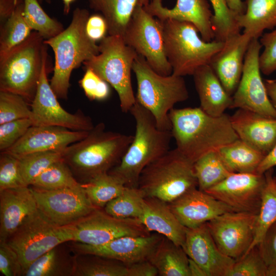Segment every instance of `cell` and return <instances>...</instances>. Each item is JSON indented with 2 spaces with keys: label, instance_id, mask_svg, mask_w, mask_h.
<instances>
[{
  "label": "cell",
  "instance_id": "cell-1",
  "mask_svg": "<svg viewBox=\"0 0 276 276\" xmlns=\"http://www.w3.org/2000/svg\"><path fill=\"white\" fill-rule=\"evenodd\" d=\"M169 116L176 148L194 163L239 139L225 113L214 117L200 107L174 108Z\"/></svg>",
  "mask_w": 276,
  "mask_h": 276
},
{
  "label": "cell",
  "instance_id": "cell-2",
  "mask_svg": "<svg viewBox=\"0 0 276 276\" xmlns=\"http://www.w3.org/2000/svg\"><path fill=\"white\" fill-rule=\"evenodd\" d=\"M133 136L107 131L104 123L94 126L83 139L63 150L62 159L83 183L108 172L118 165Z\"/></svg>",
  "mask_w": 276,
  "mask_h": 276
},
{
  "label": "cell",
  "instance_id": "cell-3",
  "mask_svg": "<svg viewBox=\"0 0 276 276\" xmlns=\"http://www.w3.org/2000/svg\"><path fill=\"white\" fill-rule=\"evenodd\" d=\"M135 122L133 140L120 163L108 172L127 187H138L140 174L149 164L170 150L171 130L159 129L152 114L137 102L130 110Z\"/></svg>",
  "mask_w": 276,
  "mask_h": 276
},
{
  "label": "cell",
  "instance_id": "cell-4",
  "mask_svg": "<svg viewBox=\"0 0 276 276\" xmlns=\"http://www.w3.org/2000/svg\"><path fill=\"white\" fill-rule=\"evenodd\" d=\"M89 16L87 9L76 8L69 26L57 36L44 40L54 53V73L50 84L58 98L67 99L73 71L99 53V44L86 32Z\"/></svg>",
  "mask_w": 276,
  "mask_h": 276
},
{
  "label": "cell",
  "instance_id": "cell-5",
  "mask_svg": "<svg viewBox=\"0 0 276 276\" xmlns=\"http://www.w3.org/2000/svg\"><path fill=\"white\" fill-rule=\"evenodd\" d=\"M132 71L137 82L136 102L152 114L159 129L171 130L170 111L176 103L189 97L183 77L161 75L139 55L134 61Z\"/></svg>",
  "mask_w": 276,
  "mask_h": 276
},
{
  "label": "cell",
  "instance_id": "cell-6",
  "mask_svg": "<svg viewBox=\"0 0 276 276\" xmlns=\"http://www.w3.org/2000/svg\"><path fill=\"white\" fill-rule=\"evenodd\" d=\"M44 40L33 31L25 41L0 58V91L19 95L31 105L48 52Z\"/></svg>",
  "mask_w": 276,
  "mask_h": 276
},
{
  "label": "cell",
  "instance_id": "cell-7",
  "mask_svg": "<svg viewBox=\"0 0 276 276\" xmlns=\"http://www.w3.org/2000/svg\"><path fill=\"white\" fill-rule=\"evenodd\" d=\"M160 21L165 53L173 75L192 76L198 68L209 64L223 46V42L203 40L191 22L171 18Z\"/></svg>",
  "mask_w": 276,
  "mask_h": 276
},
{
  "label": "cell",
  "instance_id": "cell-8",
  "mask_svg": "<svg viewBox=\"0 0 276 276\" xmlns=\"http://www.w3.org/2000/svg\"><path fill=\"white\" fill-rule=\"evenodd\" d=\"M197 187L194 163L177 148L169 150L142 171L138 188L145 197L168 203Z\"/></svg>",
  "mask_w": 276,
  "mask_h": 276
},
{
  "label": "cell",
  "instance_id": "cell-9",
  "mask_svg": "<svg viewBox=\"0 0 276 276\" xmlns=\"http://www.w3.org/2000/svg\"><path fill=\"white\" fill-rule=\"evenodd\" d=\"M99 47V53L83 63L85 69L93 71L115 89L121 110L128 112L136 102L131 73L138 54L118 35L106 36Z\"/></svg>",
  "mask_w": 276,
  "mask_h": 276
},
{
  "label": "cell",
  "instance_id": "cell-10",
  "mask_svg": "<svg viewBox=\"0 0 276 276\" xmlns=\"http://www.w3.org/2000/svg\"><path fill=\"white\" fill-rule=\"evenodd\" d=\"M73 240L70 225L54 224L38 211L27 217L7 242L17 253L24 270L55 246Z\"/></svg>",
  "mask_w": 276,
  "mask_h": 276
},
{
  "label": "cell",
  "instance_id": "cell-11",
  "mask_svg": "<svg viewBox=\"0 0 276 276\" xmlns=\"http://www.w3.org/2000/svg\"><path fill=\"white\" fill-rule=\"evenodd\" d=\"M137 5L127 25L123 38L126 44L145 58L158 74L169 76L172 68L165 53L162 23Z\"/></svg>",
  "mask_w": 276,
  "mask_h": 276
},
{
  "label": "cell",
  "instance_id": "cell-12",
  "mask_svg": "<svg viewBox=\"0 0 276 276\" xmlns=\"http://www.w3.org/2000/svg\"><path fill=\"white\" fill-rule=\"evenodd\" d=\"M70 225L72 241L93 246L102 245L123 236L150 234L138 219L118 218L102 209H96Z\"/></svg>",
  "mask_w": 276,
  "mask_h": 276
},
{
  "label": "cell",
  "instance_id": "cell-13",
  "mask_svg": "<svg viewBox=\"0 0 276 276\" xmlns=\"http://www.w3.org/2000/svg\"><path fill=\"white\" fill-rule=\"evenodd\" d=\"M262 47L258 39L251 40L241 79L232 96L231 108L243 109L276 119V108L270 100L261 75L259 57Z\"/></svg>",
  "mask_w": 276,
  "mask_h": 276
},
{
  "label": "cell",
  "instance_id": "cell-14",
  "mask_svg": "<svg viewBox=\"0 0 276 276\" xmlns=\"http://www.w3.org/2000/svg\"><path fill=\"white\" fill-rule=\"evenodd\" d=\"M48 52L45 53L39 81L31 104L32 126H61L75 131H89L94 127L90 118L81 110L71 113L59 104L48 79Z\"/></svg>",
  "mask_w": 276,
  "mask_h": 276
},
{
  "label": "cell",
  "instance_id": "cell-15",
  "mask_svg": "<svg viewBox=\"0 0 276 276\" xmlns=\"http://www.w3.org/2000/svg\"><path fill=\"white\" fill-rule=\"evenodd\" d=\"M30 187L39 212L57 226L73 224L98 209L91 202L82 186L57 190Z\"/></svg>",
  "mask_w": 276,
  "mask_h": 276
},
{
  "label": "cell",
  "instance_id": "cell-16",
  "mask_svg": "<svg viewBox=\"0 0 276 276\" xmlns=\"http://www.w3.org/2000/svg\"><path fill=\"white\" fill-rule=\"evenodd\" d=\"M257 214L229 212L206 223L218 248L237 261L249 249L255 236Z\"/></svg>",
  "mask_w": 276,
  "mask_h": 276
},
{
  "label": "cell",
  "instance_id": "cell-17",
  "mask_svg": "<svg viewBox=\"0 0 276 276\" xmlns=\"http://www.w3.org/2000/svg\"><path fill=\"white\" fill-rule=\"evenodd\" d=\"M265 182L264 174L232 173L204 192L235 212L258 214Z\"/></svg>",
  "mask_w": 276,
  "mask_h": 276
},
{
  "label": "cell",
  "instance_id": "cell-18",
  "mask_svg": "<svg viewBox=\"0 0 276 276\" xmlns=\"http://www.w3.org/2000/svg\"><path fill=\"white\" fill-rule=\"evenodd\" d=\"M163 237L157 233L146 236H126L97 246L71 241L69 247L75 254L101 256L128 266L149 260Z\"/></svg>",
  "mask_w": 276,
  "mask_h": 276
},
{
  "label": "cell",
  "instance_id": "cell-19",
  "mask_svg": "<svg viewBox=\"0 0 276 276\" xmlns=\"http://www.w3.org/2000/svg\"><path fill=\"white\" fill-rule=\"evenodd\" d=\"M144 8L160 20L171 18L191 22L203 40L210 42L214 39L213 13L209 0H152Z\"/></svg>",
  "mask_w": 276,
  "mask_h": 276
},
{
  "label": "cell",
  "instance_id": "cell-20",
  "mask_svg": "<svg viewBox=\"0 0 276 276\" xmlns=\"http://www.w3.org/2000/svg\"><path fill=\"white\" fill-rule=\"evenodd\" d=\"M182 248L206 276H228L236 261L218 248L206 223L194 228H187Z\"/></svg>",
  "mask_w": 276,
  "mask_h": 276
},
{
  "label": "cell",
  "instance_id": "cell-21",
  "mask_svg": "<svg viewBox=\"0 0 276 276\" xmlns=\"http://www.w3.org/2000/svg\"><path fill=\"white\" fill-rule=\"evenodd\" d=\"M88 132L56 126H32L21 138L4 152L19 157L34 152L62 150L84 139Z\"/></svg>",
  "mask_w": 276,
  "mask_h": 276
},
{
  "label": "cell",
  "instance_id": "cell-22",
  "mask_svg": "<svg viewBox=\"0 0 276 276\" xmlns=\"http://www.w3.org/2000/svg\"><path fill=\"white\" fill-rule=\"evenodd\" d=\"M169 206L180 223L187 228H194L226 212L230 207L205 192L192 188Z\"/></svg>",
  "mask_w": 276,
  "mask_h": 276
},
{
  "label": "cell",
  "instance_id": "cell-23",
  "mask_svg": "<svg viewBox=\"0 0 276 276\" xmlns=\"http://www.w3.org/2000/svg\"><path fill=\"white\" fill-rule=\"evenodd\" d=\"M252 39L250 35L243 33L228 38L222 49L213 56L209 64L232 96L241 79L245 56Z\"/></svg>",
  "mask_w": 276,
  "mask_h": 276
},
{
  "label": "cell",
  "instance_id": "cell-24",
  "mask_svg": "<svg viewBox=\"0 0 276 276\" xmlns=\"http://www.w3.org/2000/svg\"><path fill=\"white\" fill-rule=\"evenodd\" d=\"M232 126L239 139L267 155L276 143V119L238 108L230 116Z\"/></svg>",
  "mask_w": 276,
  "mask_h": 276
},
{
  "label": "cell",
  "instance_id": "cell-25",
  "mask_svg": "<svg viewBox=\"0 0 276 276\" xmlns=\"http://www.w3.org/2000/svg\"><path fill=\"white\" fill-rule=\"evenodd\" d=\"M37 211L29 186L0 191V242L7 241L26 219Z\"/></svg>",
  "mask_w": 276,
  "mask_h": 276
},
{
  "label": "cell",
  "instance_id": "cell-26",
  "mask_svg": "<svg viewBox=\"0 0 276 276\" xmlns=\"http://www.w3.org/2000/svg\"><path fill=\"white\" fill-rule=\"evenodd\" d=\"M138 219L150 232L158 233L176 245L183 246L187 227L178 220L168 203L156 198L145 197L143 212Z\"/></svg>",
  "mask_w": 276,
  "mask_h": 276
},
{
  "label": "cell",
  "instance_id": "cell-27",
  "mask_svg": "<svg viewBox=\"0 0 276 276\" xmlns=\"http://www.w3.org/2000/svg\"><path fill=\"white\" fill-rule=\"evenodd\" d=\"M192 76L202 110L211 116L219 117L231 108L232 96L226 91L209 64L199 67Z\"/></svg>",
  "mask_w": 276,
  "mask_h": 276
},
{
  "label": "cell",
  "instance_id": "cell-28",
  "mask_svg": "<svg viewBox=\"0 0 276 276\" xmlns=\"http://www.w3.org/2000/svg\"><path fill=\"white\" fill-rule=\"evenodd\" d=\"M245 12L236 18L243 33L259 39L264 31L276 27V0H245Z\"/></svg>",
  "mask_w": 276,
  "mask_h": 276
},
{
  "label": "cell",
  "instance_id": "cell-29",
  "mask_svg": "<svg viewBox=\"0 0 276 276\" xmlns=\"http://www.w3.org/2000/svg\"><path fill=\"white\" fill-rule=\"evenodd\" d=\"M53 248L32 263L23 276H74L75 255L63 244Z\"/></svg>",
  "mask_w": 276,
  "mask_h": 276
},
{
  "label": "cell",
  "instance_id": "cell-30",
  "mask_svg": "<svg viewBox=\"0 0 276 276\" xmlns=\"http://www.w3.org/2000/svg\"><path fill=\"white\" fill-rule=\"evenodd\" d=\"M160 276H191L189 258L181 246L163 237L150 258Z\"/></svg>",
  "mask_w": 276,
  "mask_h": 276
},
{
  "label": "cell",
  "instance_id": "cell-31",
  "mask_svg": "<svg viewBox=\"0 0 276 276\" xmlns=\"http://www.w3.org/2000/svg\"><path fill=\"white\" fill-rule=\"evenodd\" d=\"M217 152L226 167L232 173H256L265 156L239 139Z\"/></svg>",
  "mask_w": 276,
  "mask_h": 276
},
{
  "label": "cell",
  "instance_id": "cell-32",
  "mask_svg": "<svg viewBox=\"0 0 276 276\" xmlns=\"http://www.w3.org/2000/svg\"><path fill=\"white\" fill-rule=\"evenodd\" d=\"M90 9L105 19L109 35L123 36L137 0H87Z\"/></svg>",
  "mask_w": 276,
  "mask_h": 276
},
{
  "label": "cell",
  "instance_id": "cell-33",
  "mask_svg": "<svg viewBox=\"0 0 276 276\" xmlns=\"http://www.w3.org/2000/svg\"><path fill=\"white\" fill-rule=\"evenodd\" d=\"M81 186L91 202L98 209L104 208L108 202L120 195L126 188L119 178L109 172L98 174L82 183Z\"/></svg>",
  "mask_w": 276,
  "mask_h": 276
},
{
  "label": "cell",
  "instance_id": "cell-34",
  "mask_svg": "<svg viewBox=\"0 0 276 276\" xmlns=\"http://www.w3.org/2000/svg\"><path fill=\"white\" fill-rule=\"evenodd\" d=\"M264 174L266 182L257 214L255 238L248 250L262 241L268 228L276 221V181L272 176V169Z\"/></svg>",
  "mask_w": 276,
  "mask_h": 276
},
{
  "label": "cell",
  "instance_id": "cell-35",
  "mask_svg": "<svg viewBox=\"0 0 276 276\" xmlns=\"http://www.w3.org/2000/svg\"><path fill=\"white\" fill-rule=\"evenodd\" d=\"M24 7V0H19L12 15L0 25V58L25 41L32 32L25 19Z\"/></svg>",
  "mask_w": 276,
  "mask_h": 276
},
{
  "label": "cell",
  "instance_id": "cell-36",
  "mask_svg": "<svg viewBox=\"0 0 276 276\" xmlns=\"http://www.w3.org/2000/svg\"><path fill=\"white\" fill-rule=\"evenodd\" d=\"M75 255L74 276H128L127 266L119 261L93 255Z\"/></svg>",
  "mask_w": 276,
  "mask_h": 276
},
{
  "label": "cell",
  "instance_id": "cell-37",
  "mask_svg": "<svg viewBox=\"0 0 276 276\" xmlns=\"http://www.w3.org/2000/svg\"><path fill=\"white\" fill-rule=\"evenodd\" d=\"M198 189L205 191L232 173L226 167L217 151L206 154L194 163Z\"/></svg>",
  "mask_w": 276,
  "mask_h": 276
},
{
  "label": "cell",
  "instance_id": "cell-38",
  "mask_svg": "<svg viewBox=\"0 0 276 276\" xmlns=\"http://www.w3.org/2000/svg\"><path fill=\"white\" fill-rule=\"evenodd\" d=\"M144 199L143 192L138 187H126L120 195L106 204L104 210L118 218L138 219L143 212Z\"/></svg>",
  "mask_w": 276,
  "mask_h": 276
},
{
  "label": "cell",
  "instance_id": "cell-39",
  "mask_svg": "<svg viewBox=\"0 0 276 276\" xmlns=\"http://www.w3.org/2000/svg\"><path fill=\"white\" fill-rule=\"evenodd\" d=\"M30 186L47 190L79 188L81 183L75 177L63 159L50 166L35 178Z\"/></svg>",
  "mask_w": 276,
  "mask_h": 276
},
{
  "label": "cell",
  "instance_id": "cell-40",
  "mask_svg": "<svg viewBox=\"0 0 276 276\" xmlns=\"http://www.w3.org/2000/svg\"><path fill=\"white\" fill-rule=\"evenodd\" d=\"M24 15L29 27L46 40L60 33L62 24L50 17L42 8L38 0H24Z\"/></svg>",
  "mask_w": 276,
  "mask_h": 276
},
{
  "label": "cell",
  "instance_id": "cell-41",
  "mask_svg": "<svg viewBox=\"0 0 276 276\" xmlns=\"http://www.w3.org/2000/svg\"><path fill=\"white\" fill-rule=\"evenodd\" d=\"M63 150L34 152L17 157L26 185L30 186L35 178L45 170L62 160Z\"/></svg>",
  "mask_w": 276,
  "mask_h": 276
},
{
  "label": "cell",
  "instance_id": "cell-42",
  "mask_svg": "<svg viewBox=\"0 0 276 276\" xmlns=\"http://www.w3.org/2000/svg\"><path fill=\"white\" fill-rule=\"evenodd\" d=\"M214 11L212 26L215 40L224 42L240 33L237 15L228 7L225 0H209Z\"/></svg>",
  "mask_w": 276,
  "mask_h": 276
},
{
  "label": "cell",
  "instance_id": "cell-43",
  "mask_svg": "<svg viewBox=\"0 0 276 276\" xmlns=\"http://www.w3.org/2000/svg\"><path fill=\"white\" fill-rule=\"evenodd\" d=\"M29 103L22 96L0 91V124L22 119L30 118Z\"/></svg>",
  "mask_w": 276,
  "mask_h": 276
},
{
  "label": "cell",
  "instance_id": "cell-44",
  "mask_svg": "<svg viewBox=\"0 0 276 276\" xmlns=\"http://www.w3.org/2000/svg\"><path fill=\"white\" fill-rule=\"evenodd\" d=\"M267 266L256 245L235 261L228 276H266Z\"/></svg>",
  "mask_w": 276,
  "mask_h": 276
},
{
  "label": "cell",
  "instance_id": "cell-45",
  "mask_svg": "<svg viewBox=\"0 0 276 276\" xmlns=\"http://www.w3.org/2000/svg\"><path fill=\"white\" fill-rule=\"evenodd\" d=\"M27 186L20 170L18 158L9 153L1 152L0 191Z\"/></svg>",
  "mask_w": 276,
  "mask_h": 276
},
{
  "label": "cell",
  "instance_id": "cell-46",
  "mask_svg": "<svg viewBox=\"0 0 276 276\" xmlns=\"http://www.w3.org/2000/svg\"><path fill=\"white\" fill-rule=\"evenodd\" d=\"M33 125L30 118L16 120L0 124V151H5L14 145Z\"/></svg>",
  "mask_w": 276,
  "mask_h": 276
},
{
  "label": "cell",
  "instance_id": "cell-47",
  "mask_svg": "<svg viewBox=\"0 0 276 276\" xmlns=\"http://www.w3.org/2000/svg\"><path fill=\"white\" fill-rule=\"evenodd\" d=\"M79 82L85 96L90 100H105L110 95L109 84L89 68L85 69Z\"/></svg>",
  "mask_w": 276,
  "mask_h": 276
},
{
  "label": "cell",
  "instance_id": "cell-48",
  "mask_svg": "<svg viewBox=\"0 0 276 276\" xmlns=\"http://www.w3.org/2000/svg\"><path fill=\"white\" fill-rule=\"evenodd\" d=\"M259 41L264 48L259 57L260 71L269 75L276 71V29L263 34Z\"/></svg>",
  "mask_w": 276,
  "mask_h": 276
},
{
  "label": "cell",
  "instance_id": "cell-49",
  "mask_svg": "<svg viewBox=\"0 0 276 276\" xmlns=\"http://www.w3.org/2000/svg\"><path fill=\"white\" fill-rule=\"evenodd\" d=\"M0 272L5 276L21 275L18 255L7 241L0 242Z\"/></svg>",
  "mask_w": 276,
  "mask_h": 276
},
{
  "label": "cell",
  "instance_id": "cell-50",
  "mask_svg": "<svg viewBox=\"0 0 276 276\" xmlns=\"http://www.w3.org/2000/svg\"><path fill=\"white\" fill-rule=\"evenodd\" d=\"M258 245L267 266L276 264V221L268 228Z\"/></svg>",
  "mask_w": 276,
  "mask_h": 276
},
{
  "label": "cell",
  "instance_id": "cell-51",
  "mask_svg": "<svg viewBox=\"0 0 276 276\" xmlns=\"http://www.w3.org/2000/svg\"><path fill=\"white\" fill-rule=\"evenodd\" d=\"M86 32L92 40L95 42L101 41L108 32L105 18L100 13L90 15L86 24Z\"/></svg>",
  "mask_w": 276,
  "mask_h": 276
},
{
  "label": "cell",
  "instance_id": "cell-52",
  "mask_svg": "<svg viewBox=\"0 0 276 276\" xmlns=\"http://www.w3.org/2000/svg\"><path fill=\"white\" fill-rule=\"evenodd\" d=\"M128 276H156L158 275L156 268L149 260H145L127 266Z\"/></svg>",
  "mask_w": 276,
  "mask_h": 276
},
{
  "label": "cell",
  "instance_id": "cell-53",
  "mask_svg": "<svg viewBox=\"0 0 276 276\" xmlns=\"http://www.w3.org/2000/svg\"><path fill=\"white\" fill-rule=\"evenodd\" d=\"M19 0H0V25L12 15Z\"/></svg>",
  "mask_w": 276,
  "mask_h": 276
},
{
  "label": "cell",
  "instance_id": "cell-54",
  "mask_svg": "<svg viewBox=\"0 0 276 276\" xmlns=\"http://www.w3.org/2000/svg\"><path fill=\"white\" fill-rule=\"evenodd\" d=\"M276 166V143L271 150L265 156L257 168L256 173L264 174L267 170Z\"/></svg>",
  "mask_w": 276,
  "mask_h": 276
},
{
  "label": "cell",
  "instance_id": "cell-55",
  "mask_svg": "<svg viewBox=\"0 0 276 276\" xmlns=\"http://www.w3.org/2000/svg\"><path fill=\"white\" fill-rule=\"evenodd\" d=\"M228 7L236 15L239 16L244 13L246 10L245 2L242 0H225Z\"/></svg>",
  "mask_w": 276,
  "mask_h": 276
},
{
  "label": "cell",
  "instance_id": "cell-56",
  "mask_svg": "<svg viewBox=\"0 0 276 276\" xmlns=\"http://www.w3.org/2000/svg\"><path fill=\"white\" fill-rule=\"evenodd\" d=\"M264 83L270 100L276 108V81L274 79L266 80Z\"/></svg>",
  "mask_w": 276,
  "mask_h": 276
},
{
  "label": "cell",
  "instance_id": "cell-57",
  "mask_svg": "<svg viewBox=\"0 0 276 276\" xmlns=\"http://www.w3.org/2000/svg\"><path fill=\"white\" fill-rule=\"evenodd\" d=\"M189 270L191 276H206L202 268L189 258Z\"/></svg>",
  "mask_w": 276,
  "mask_h": 276
},
{
  "label": "cell",
  "instance_id": "cell-58",
  "mask_svg": "<svg viewBox=\"0 0 276 276\" xmlns=\"http://www.w3.org/2000/svg\"><path fill=\"white\" fill-rule=\"evenodd\" d=\"M63 4V12L67 15L69 13L71 4L76 0H62Z\"/></svg>",
  "mask_w": 276,
  "mask_h": 276
},
{
  "label": "cell",
  "instance_id": "cell-59",
  "mask_svg": "<svg viewBox=\"0 0 276 276\" xmlns=\"http://www.w3.org/2000/svg\"><path fill=\"white\" fill-rule=\"evenodd\" d=\"M266 276H276V264L268 265Z\"/></svg>",
  "mask_w": 276,
  "mask_h": 276
},
{
  "label": "cell",
  "instance_id": "cell-60",
  "mask_svg": "<svg viewBox=\"0 0 276 276\" xmlns=\"http://www.w3.org/2000/svg\"><path fill=\"white\" fill-rule=\"evenodd\" d=\"M152 0H137V5L142 7H145L147 6Z\"/></svg>",
  "mask_w": 276,
  "mask_h": 276
},
{
  "label": "cell",
  "instance_id": "cell-61",
  "mask_svg": "<svg viewBox=\"0 0 276 276\" xmlns=\"http://www.w3.org/2000/svg\"><path fill=\"white\" fill-rule=\"evenodd\" d=\"M40 3H42L43 2H45L48 4H50L51 3V0H38Z\"/></svg>",
  "mask_w": 276,
  "mask_h": 276
},
{
  "label": "cell",
  "instance_id": "cell-62",
  "mask_svg": "<svg viewBox=\"0 0 276 276\" xmlns=\"http://www.w3.org/2000/svg\"><path fill=\"white\" fill-rule=\"evenodd\" d=\"M274 178H275V181H276V177H275Z\"/></svg>",
  "mask_w": 276,
  "mask_h": 276
},
{
  "label": "cell",
  "instance_id": "cell-63",
  "mask_svg": "<svg viewBox=\"0 0 276 276\" xmlns=\"http://www.w3.org/2000/svg\"><path fill=\"white\" fill-rule=\"evenodd\" d=\"M274 80L276 81V79H274Z\"/></svg>",
  "mask_w": 276,
  "mask_h": 276
}]
</instances>
